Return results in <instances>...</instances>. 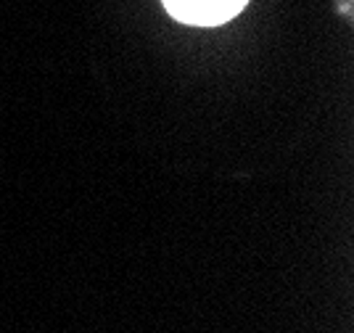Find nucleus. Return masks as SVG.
<instances>
[{"label": "nucleus", "instance_id": "f257e3e1", "mask_svg": "<svg viewBox=\"0 0 354 333\" xmlns=\"http://www.w3.org/2000/svg\"><path fill=\"white\" fill-rule=\"evenodd\" d=\"M162 3L177 21L196 27H217L238 16L230 0H162Z\"/></svg>", "mask_w": 354, "mask_h": 333}, {"label": "nucleus", "instance_id": "f03ea898", "mask_svg": "<svg viewBox=\"0 0 354 333\" xmlns=\"http://www.w3.org/2000/svg\"><path fill=\"white\" fill-rule=\"evenodd\" d=\"M230 3H233V8H236L238 14H241V11L246 8V3H249V0H230Z\"/></svg>", "mask_w": 354, "mask_h": 333}]
</instances>
